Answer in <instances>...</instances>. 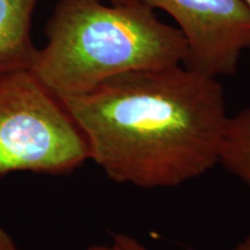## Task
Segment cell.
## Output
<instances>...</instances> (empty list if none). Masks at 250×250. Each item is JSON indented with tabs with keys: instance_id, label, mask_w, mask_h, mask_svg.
<instances>
[{
	"instance_id": "obj_1",
	"label": "cell",
	"mask_w": 250,
	"mask_h": 250,
	"mask_svg": "<svg viewBox=\"0 0 250 250\" xmlns=\"http://www.w3.org/2000/svg\"><path fill=\"white\" fill-rule=\"evenodd\" d=\"M61 100L89 159L115 182L175 188L219 164L229 117L223 86L183 64L126 72Z\"/></svg>"
},
{
	"instance_id": "obj_2",
	"label": "cell",
	"mask_w": 250,
	"mask_h": 250,
	"mask_svg": "<svg viewBox=\"0 0 250 250\" xmlns=\"http://www.w3.org/2000/svg\"><path fill=\"white\" fill-rule=\"evenodd\" d=\"M44 31L46 43L30 71L59 99L126 72L183 64L188 54L179 28L159 20L142 0L111 6L59 0Z\"/></svg>"
},
{
	"instance_id": "obj_3",
	"label": "cell",
	"mask_w": 250,
	"mask_h": 250,
	"mask_svg": "<svg viewBox=\"0 0 250 250\" xmlns=\"http://www.w3.org/2000/svg\"><path fill=\"white\" fill-rule=\"evenodd\" d=\"M89 160L79 126L30 70L0 74V180L14 171L66 174Z\"/></svg>"
},
{
	"instance_id": "obj_4",
	"label": "cell",
	"mask_w": 250,
	"mask_h": 250,
	"mask_svg": "<svg viewBox=\"0 0 250 250\" xmlns=\"http://www.w3.org/2000/svg\"><path fill=\"white\" fill-rule=\"evenodd\" d=\"M168 13L186 39L183 65L218 78L233 76L250 50V6L246 0H142Z\"/></svg>"
},
{
	"instance_id": "obj_5",
	"label": "cell",
	"mask_w": 250,
	"mask_h": 250,
	"mask_svg": "<svg viewBox=\"0 0 250 250\" xmlns=\"http://www.w3.org/2000/svg\"><path fill=\"white\" fill-rule=\"evenodd\" d=\"M39 0H0V74L30 70L37 48L31 22Z\"/></svg>"
},
{
	"instance_id": "obj_6",
	"label": "cell",
	"mask_w": 250,
	"mask_h": 250,
	"mask_svg": "<svg viewBox=\"0 0 250 250\" xmlns=\"http://www.w3.org/2000/svg\"><path fill=\"white\" fill-rule=\"evenodd\" d=\"M219 164L245 183L250 191V105L228 117Z\"/></svg>"
},
{
	"instance_id": "obj_7",
	"label": "cell",
	"mask_w": 250,
	"mask_h": 250,
	"mask_svg": "<svg viewBox=\"0 0 250 250\" xmlns=\"http://www.w3.org/2000/svg\"><path fill=\"white\" fill-rule=\"evenodd\" d=\"M111 246L115 250H149L136 237L125 233L112 234Z\"/></svg>"
},
{
	"instance_id": "obj_8",
	"label": "cell",
	"mask_w": 250,
	"mask_h": 250,
	"mask_svg": "<svg viewBox=\"0 0 250 250\" xmlns=\"http://www.w3.org/2000/svg\"><path fill=\"white\" fill-rule=\"evenodd\" d=\"M0 250H18L12 237L0 228Z\"/></svg>"
},
{
	"instance_id": "obj_9",
	"label": "cell",
	"mask_w": 250,
	"mask_h": 250,
	"mask_svg": "<svg viewBox=\"0 0 250 250\" xmlns=\"http://www.w3.org/2000/svg\"><path fill=\"white\" fill-rule=\"evenodd\" d=\"M189 250H199V249L190 248ZM228 250H250V234L246 237L245 240H243V241H241L240 243H237V245L234 247V248L228 249Z\"/></svg>"
},
{
	"instance_id": "obj_10",
	"label": "cell",
	"mask_w": 250,
	"mask_h": 250,
	"mask_svg": "<svg viewBox=\"0 0 250 250\" xmlns=\"http://www.w3.org/2000/svg\"><path fill=\"white\" fill-rule=\"evenodd\" d=\"M85 250H115L112 248V246H101V245H94L90 246L88 248H86Z\"/></svg>"
},
{
	"instance_id": "obj_11",
	"label": "cell",
	"mask_w": 250,
	"mask_h": 250,
	"mask_svg": "<svg viewBox=\"0 0 250 250\" xmlns=\"http://www.w3.org/2000/svg\"><path fill=\"white\" fill-rule=\"evenodd\" d=\"M109 1H111V4L129 5V4H134V2L139 1V0H109Z\"/></svg>"
},
{
	"instance_id": "obj_12",
	"label": "cell",
	"mask_w": 250,
	"mask_h": 250,
	"mask_svg": "<svg viewBox=\"0 0 250 250\" xmlns=\"http://www.w3.org/2000/svg\"><path fill=\"white\" fill-rule=\"evenodd\" d=\"M246 2H247V4H248V5L250 6V0H246Z\"/></svg>"
}]
</instances>
